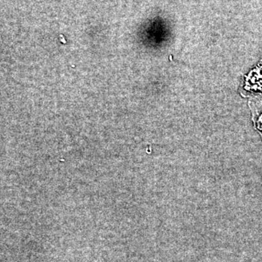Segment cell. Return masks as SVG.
Segmentation results:
<instances>
[{"label":"cell","mask_w":262,"mask_h":262,"mask_svg":"<svg viewBox=\"0 0 262 262\" xmlns=\"http://www.w3.org/2000/svg\"><path fill=\"white\" fill-rule=\"evenodd\" d=\"M250 107L253 114V121L256 130L260 133L262 137V101H253Z\"/></svg>","instance_id":"1"}]
</instances>
